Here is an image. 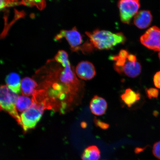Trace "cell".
Listing matches in <instances>:
<instances>
[{"instance_id":"obj_1","label":"cell","mask_w":160,"mask_h":160,"mask_svg":"<svg viewBox=\"0 0 160 160\" xmlns=\"http://www.w3.org/2000/svg\"><path fill=\"white\" fill-rule=\"evenodd\" d=\"M86 34L95 49L109 50L115 46L124 43L127 38L122 33H114L106 30L96 29L86 32Z\"/></svg>"},{"instance_id":"obj_2","label":"cell","mask_w":160,"mask_h":160,"mask_svg":"<svg viewBox=\"0 0 160 160\" xmlns=\"http://www.w3.org/2000/svg\"><path fill=\"white\" fill-rule=\"evenodd\" d=\"M63 38L67 40L73 52L81 51L87 54L91 53L95 49L89 41L84 42L82 35L75 27L70 30H62L55 37L57 41Z\"/></svg>"},{"instance_id":"obj_3","label":"cell","mask_w":160,"mask_h":160,"mask_svg":"<svg viewBox=\"0 0 160 160\" xmlns=\"http://www.w3.org/2000/svg\"><path fill=\"white\" fill-rule=\"evenodd\" d=\"M46 109H47V107L45 104L33 102L31 107L23 112L20 117L19 125L21 126L24 132H27L29 130L35 128L41 119Z\"/></svg>"},{"instance_id":"obj_4","label":"cell","mask_w":160,"mask_h":160,"mask_svg":"<svg viewBox=\"0 0 160 160\" xmlns=\"http://www.w3.org/2000/svg\"><path fill=\"white\" fill-rule=\"evenodd\" d=\"M18 94L9 89L7 86H0V111L4 110L19 123L20 117L16 108Z\"/></svg>"},{"instance_id":"obj_5","label":"cell","mask_w":160,"mask_h":160,"mask_svg":"<svg viewBox=\"0 0 160 160\" xmlns=\"http://www.w3.org/2000/svg\"><path fill=\"white\" fill-rule=\"evenodd\" d=\"M139 0H119L118 3L121 21L129 24L140 7Z\"/></svg>"},{"instance_id":"obj_6","label":"cell","mask_w":160,"mask_h":160,"mask_svg":"<svg viewBox=\"0 0 160 160\" xmlns=\"http://www.w3.org/2000/svg\"><path fill=\"white\" fill-rule=\"evenodd\" d=\"M140 42L145 47L154 51H160V28L153 26L140 38Z\"/></svg>"},{"instance_id":"obj_7","label":"cell","mask_w":160,"mask_h":160,"mask_svg":"<svg viewBox=\"0 0 160 160\" xmlns=\"http://www.w3.org/2000/svg\"><path fill=\"white\" fill-rule=\"evenodd\" d=\"M75 72L79 78L85 81L92 79L96 75L94 66L87 61H82L78 64Z\"/></svg>"},{"instance_id":"obj_8","label":"cell","mask_w":160,"mask_h":160,"mask_svg":"<svg viewBox=\"0 0 160 160\" xmlns=\"http://www.w3.org/2000/svg\"><path fill=\"white\" fill-rule=\"evenodd\" d=\"M129 55L126 59L124 65L116 72L119 74L124 73L126 76L129 78H135L141 74L142 66L137 61H132L130 59Z\"/></svg>"},{"instance_id":"obj_9","label":"cell","mask_w":160,"mask_h":160,"mask_svg":"<svg viewBox=\"0 0 160 160\" xmlns=\"http://www.w3.org/2000/svg\"><path fill=\"white\" fill-rule=\"evenodd\" d=\"M153 17L148 10H142L136 14L133 23L140 29H145L149 27L152 21Z\"/></svg>"},{"instance_id":"obj_10","label":"cell","mask_w":160,"mask_h":160,"mask_svg":"<svg viewBox=\"0 0 160 160\" xmlns=\"http://www.w3.org/2000/svg\"><path fill=\"white\" fill-rule=\"evenodd\" d=\"M107 108V103L105 100L97 95L95 96L90 102V109L92 113L95 115H103Z\"/></svg>"},{"instance_id":"obj_11","label":"cell","mask_w":160,"mask_h":160,"mask_svg":"<svg viewBox=\"0 0 160 160\" xmlns=\"http://www.w3.org/2000/svg\"><path fill=\"white\" fill-rule=\"evenodd\" d=\"M5 81L8 87L12 91L17 94L21 92V80L18 74L10 73L6 77Z\"/></svg>"},{"instance_id":"obj_12","label":"cell","mask_w":160,"mask_h":160,"mask_svg":"<svg viewBox=\"0 0 160 160\" xmlns=\"http://www.w3.org/2000/svg\"><path fill=\"white\" fill-rule=\"evenodd\" d=\"M38 87L37 83L33 79L29 77H25L22 80L21 90L23 95H33Z\"/></svg>"},{"instance_id":"obj_13","label":"cell","mask_w":160,"mask_h":160,"mask_svg":"<svg viewBox=\"0 0 160 160\" xmlns=\"http://www.w3.org/2000/svg\"><path fill=\"white\" fill-rule=\"evenodd\" d=\"M122 100L128 107H131L134 104L141 98L139 93L136 92L131 89L126 90L124 93L121 96Z\"/></svg>"},{"instance_id":"obj_14","label":"cell","mask_w":160,"mask_h":160,"mask_svg":"<svg viewBox=\"0 0 160 160\" xmlns=\"http://www.w3.org/2000/svg\"><path fill=\"white\" fill-rule=\"evenodd\" d=\"M101 157V152L98 148L92 145L86 148L82 155V160H99Z\"/></svg>"},{"instance_id":"obj_15","label":"cell","mask_w":160,"mask_h":160,"mask_svg":"<svg viewBox=\"0 0 160 160\" xmlns=\"http://www.w3.org/2000/svg\"><path fill=\"white\" fill-rule=\"evenodd\" d=\"M33 103L32 99H31L27 96H20L18 97L16 101V109L21 112H24L31 107Z\"/></svg>"},{"instance_id":"obj_16","label":"cell","mask_w":160,"mask_h":160,"mask_svg":"<svg viewBox=\"0 0 160 160\" xmlns=\"http://www.w3.org/2000/svg\"><path fill=\"white\" fill-rule=\"evenodd\" d=\"M20 3L29 7L35 6L41 10L44 9L46 6V0H22Z\"/></svg>"},{"instance_id":"obj_17","label":"cell","mask_w":160,"mask_h":160,"mask_svg":"<svg viewBox=\"0 0 160 160\" xmlns=\"http://www.w3.org/2000/svg\"><path fill=\"white\" fill-rule=\"evenodd\" d=\"M146 92L149 99L156 98L158 97L159 90L154 88H150L146 90Z\"/></svg>"},{"instance_id":"obj_18","label":"cell","mask_w":160,"mask_h":160,"mask_svg":"<svg viewBox=\"0 0 160 160\" xmlns=\"http://www.w3.org/2000/svg\"><path fill=\"white\" fill-rule=\"evenodd\" d=\"M19 5V2H13L9 0H0V12L5 8L9 6Z\"/></svg>"},{"instance_id":"obj_19","label":"cell","mask_w":160,"mask_h":160,"mask_svg":"<svg viewBox=\"0 0 160 160\" xmlns=\"http://www.w3.org/2000/svg\"><path fill=\"white\" fill-rule=\"evenodd\" d=\"M152 152L155 157L160 160V141L157 142L154 145Z\"/></svg>"},{"instance_id":"obj_20","label":"cell","mask_w":160,"mask_h":160,"mask_svg":"<svg viewBox=\"0 0 160 160\" xmlns=\"http://www.w3.org/2000/svg\"><path fill=\"white\" fill-rule=\"evenodd\" d=\"M94 122L97 127H99L103 129H107L109 127V125L108 124L104 122L100 121L99 120L97 119V118H95L94 119Z\"/></svg>"},{"instance_id":"obj_21","label":"cell","mask_w":160,"mask_h":160,"mask_svg":"<svg viewBox=\"0 0 160 160\" xmlns=\"http://www.w3.org/2000/svg\"><path fill=\"white\" fill-rule=\"evenodd\" d=\"M153 82L155 87L160 89V71L156 73L154 76Z\"/></svg>"},{"instance_id":"obj_22","label":"cell","mask_w":160,"mask_h":160,"mask_svg":"<svg viewBox=\"0 0 160 160\" xmlns=\"http://www.w3.org/2000/svg\"><path fill=\"white\" fill-rule=\"evenodd\" d=\"M81 126L82 128H85L87 127V124L85 122H82L81 123Z\"/></svg>"},{"instance_id":"obj_23","label":"cell","mask_w":160,"mask_h":160,"mask_svg":"<svg viewBox=\"0 0 160 160\" xmlns=\"http://www.w3.org/2000/svg\"><path fill=\"white\" fill-rule=\"evenodd\" d=\"M10 1L13 2H15V1H17V0H9Z\"/></svg>"},{"instance_id":"obj_24","label":"cell","mask_w":160,"mask_h":160,"mask_svg":"<svg viewBox=\"0 0 160 160\" xmlns=\"http://www.w3.org/2000/svg\"><path fill=\"white\" fill-rule=\"evenodd\" d=\"M159 59L160 60V51H159Z\"/></svg>"},{"instance_id":"obj_25","label":"cell","mask_w":160,"mask_h":160,"mask_svg":"<svg viewBox=\"0 0 160 160\" xmlns=\"http://www.w3.org/2000/svg\"></svg>"}]
</instances>
